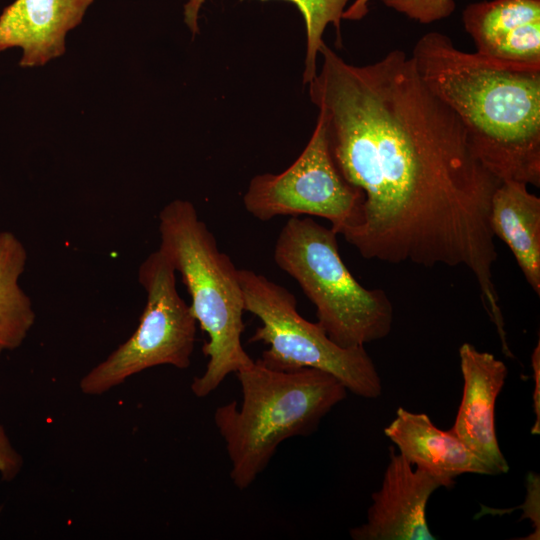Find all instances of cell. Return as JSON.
Listing matches in <instances>:
<instances>
[{
    "mask_svg": "<svg viewBox=\"0 0 540 540\" xmlns=\"http://www.w3.org/2000/svg\"><path fill=\"white\" fill-rule=\"evenodd\" d=\"M93 0H15L0 16V52L21 47L22 67L41 66L65 52L66 34Z\"/></svg>",
    "mask_w": 540,
    "mask_h": 540,
    "instance_id": "11",
    "label": "cell"
},
{
    "mask_svg": "<svg viewBox=\"0 0 540 540\" xmlns=\"http://www.w3.org/2000/svg\"><path fill=\"white\" fill-rule=\"evenodd\" d=\"M429 86L461 119L484 166L501 182L540 186V63L498 60L428 32L411 55Z\"/></svg>",
    "mask_w": 540,
    "mask_h": 540,
    "instance_id": "2",
    "label": "cell"
},
{
    "mask_svg": "<svg viewBox=\"0 0 540 540\" xmlns=\"http://www.w3.org/2000/svg\"><path fill=\"white\" fill-rule=\"evenodd\" d=\"M539 477L534 473H530L527 479V498L525 506L528 505L530 509L525 511V514L522 516L523 519L526 514L528 518L532 521L534 532L530 534V537L526 539H539Z\"/></svg>",
    "mask_w": 540,
    "mask_h": 540,
    "instance_id": "20",
    "label": "cell"
},
{
    "mask_svg": "<svg viewBox=\"0 0 540 540\" xmlns=\"http://www.w3.org/2000/svg\"><path fill=\"white\" fill-rule=\"evenodd\" d=\"M23 466L22 456L13 448L9 437L0 425V474L5 481L13 480Z\"/></svg>",
    "mask_w": 540,
    "mask_h": 540,
    "instance_id": "19",
    "label": "cell"
},
{
    "mask_svg": "<svg viewBox=\"0 0 540 540\" xmlns=\"http://www.w3.org/2000/svg\"><path fill=\"white\" fill-rule=\"evenodd\" d=\"M463 377L461 403L450 431L470 448L493 474L507 473L495 429V406L508 374L505 363L470 343L459 349Z\"/></svg>",
    "mask_w": 540,
    "mask_h": 540,
    "instance_id": "10",
    "label": "cell"
},
{
    "mask_svg": "<svg viewBox=\"0 0 540 540\" xmlns=\"http://www.w3.org/2000/svg\"><path fill=\"white\" fill-rule=\"evenodd\" d=\"M477 53L504 61L540 63V21L513 29Z\"/></svg>",
    "mask_w": 540,
    "mask_h": 540,
    "instance_id": "17",
    "label": "cell"
},
{
    "mask_svg": "<svg viewBox=\"0 0 540 540\" xmlns=\"http://www.w3.org/2000/svg\"><path fill=\"white\" fill-rule=\"evenodd\" d=\"M363 193L349 184L332 159L320 115L299 157L278 174L254 176L243 196L246 211L260 221L309 215L327 219L337 234L360 218Z\"/></svg>",
    "mask_w": 540,
    "mask_h": 540,
    "instance_id": "8",
    "label": "cell"
},
{
    "mask_svg": "<svg viewBox=\"0 0 540 540\" xmlns=\"http://www.w3.org/2000/svg\"><path fill=\"white\" fill-rule=\"evenodd\" d=\"M158 220V250L181 274L191 297V311L208 335L202 347L208 357L205 372L191 383L195 396L206 397L230 373L254 361L241 342L245 309L238 269L219 250L215 236L190 201L169 202L159 212Z\"/></svg>",
    "mask_w": 540,
    "mask_h": 540,
    "instance_id": "4",
    "label": "cell"
},
{
    "mask_svg": "<svg viewBox=\"0 0 540 540\" xmlns=\"http://www.w3.org/2000/svg\"><path fill=\"white\" fill-rule=\"evenodd\" d=\"M441 483L390 447L381 487L371 496L367 520L350 530L354 540H434L426 507Z\"/></svg>",
    "mask_w": 540,
    "mask_h": 540,
    "instance_id": "9",
    "label": "cell"
},
{
    "mask_svg": "<svg viewBox=\"0 0 540 540\" xmlns=\"http://www.w3.org/2000/svg\"><path fill=\"white\" fill-rule=\"evenodd\" d=\"M384 433L412 466L436 478L442 487L450 488L457 476L466 473L493 475L457 436L436 427L425 413L399 407Z\"/></svg>",
    "mask_w": 540,
    "mask_h": 540,
    "instance_id": "12",
    "label": "cell"
},
{
    "mask_svg": "<svg viewBox=\"0 0 540 540\" xmlns=\"http://www.w3.org/2000/svg\"><path fill=\"white\" fill-rule=\"evenodd\" d=\"M370 0H355L343 12L342 19L346 20H361L368 13V3Z\"/></svg>",
    "mask_w": 540,
    "mask_h": 540,
    "instance_id": "22",
    "label": "cell"
},
{
    "mask_svg": "<svg viewBox=\"0 0 540 540\" xmlns=\"http://www.w3.org/2000/svg\"><path fill=\"white\" fill-rule=\"evenodd\" d=\"M319 54L309 96L336 168L363 193L358 223L341 235L366 259L463 266L481 300L494 303L489 214L501 181L477 156L461 119L403 50L361 66L325 43Z\"/></svg>",
    "mask_w": 540,
    "mask_h": 540,
    "instance_id": "1",
    "label": "cell"
},
{
    "mask_svg": "<svg viewBox=\"0 0 540 540\" xmlns=\"http://www.w3.org/2000/svg\"><path fill=\"white\" fill-rule=\"evenodd\" d=\"M527 184L503 181L490 202L489 224L494 237L511 250L527 283L540 295V199Z\"/></svg>",
    "mask_w": 540,
    "mask_h": 540,
    "instance_id": "13",
    "label": "cell"
},
{
    "mask_svg": "<svg viewBox=\"0 0 540 540\" xmlns=\"http://www.w3.org/2000/svg\"><path fill=\"white\" fill-rule=\"evenodd\" d=\"M242 404L219 406L214 423L226 444L230 477L247 489L269 464L278 446L313 433L322 418L347 395L333 375L314 368L274 370L258 359L236 372Z\"/></svg>",
    "mask_w": 540,
    "mask_h": 540,
    "instance_id": "3",
    "label": "cell"
},
{
    "mask_svg": "<svg viewBox=\"0 0 540 540\" xmlns=\"http://www.w3.org/2000/svg\"><path fill=\"white\" fill-rule=\"evenodd\" d=\"M238 276L244 309L261 322L249 342L268 346L258 359L263 365L280 371L319 369L357 396L375 399L381 395L380 376L364 346L337 345L318 322H309L298 313L294 294L264 275L238 269Z\"/></svg>",
    "mask_w": 540,
    "mask_h": 540,
    "instance_id": "6",
    "label": "cell"
},
{
    "mask_svg": "<svg viewBox=\"0 0 540 540\" xmlns=\"http://www.w3.org/2000/svg\"><path fill=\"white\" fill-rule=\"evenodd\" d=\"M540 21V0H490L471 3L462 12L465 31L476 52L524 24Z\"/></svg>",
    "mask_w": 540,
    "mask_h": 540,
    "instance_id": "15",
    "label": "cell"
},
{
    "mask_svg": "<svg viewBox=\"0 0 540 540\" xmlns=\"http://www.w3.org/2000/svg\"><path fill=\"white\" fill-rule=\"evenodd\" d=\"M206 0H189L185 5V22L195 34L198 32V12ZM265 1V0H263ZM297 6L306 26V57L303 84H309L317 74L316 60L324 42L323 32L328 24L336 27L340 38V23L350 0H285Z\"/></svg>",
    "mask_w": 540,
    "mask_h": 540,
    "instance_id": "16",
    "label": "cell"
},
{
    "mask_svg": "<svg viewBox=\"0 0 540 540\" xmlns=\"http://www.w3.org/2000/svg\"><path fill=\"white\" fill-rule=\"evenodd\" d=\"M532 369L534 378L533 408L535 413V422L531 429L533 435L540 433V343H537L532 353Z\"/></svg>",
    "mask_w": 540,
    "mask_h": 540,
    "instance_id": "21",
    "label": "cell"
},
{
    "mask_svg": "<svg viewBox=\"0 0 540 540\" xmlns=\"http://www.w3.org/2000/svg\"><path fill=\"white\" fill-rule=\"evenodd\" d=\"M27 251L11 232H0V356L18 348L33 327L36 314L31 299L19 285Z\"/></svg>",
    "mask_w": 540,
    "mask_h": 540,
    "instance_id": "14",
    "label": "cell"
},
{
    "mask_svg": "<svg viewBox=\"0 0 540 540\" xmlns=\"http://www.w3.org/2000/svg\"><path fill=\"white\" fill-rule=\"evenodd\" d=\"M337 233L309 217H291L274 248L276 265L297 281L316 307L318 323L344 348L385 338L393 305L382 289H367L340 257Z\"/></svg>",
    "mask_w": 540,
    "mask_h": 540,
    "instance_id": "5",
    "label": "cell"
},
{
    "mask_svg": "<svg viewBox=\"0 0 540 540\" xmlns=\"http://www.w3.org/2000/svg\"><path fill=\"white\" fill-rule=\"evenodd\" d=\"M395 10L421 24H430L449 17L456 8L454 0H380Z\"/></svg>",
    "mask_w": 540,
    "mask_h": 540,
    "instance_id": "18",
    "label": "cell"
},
{
    "mask_svg": "<svg viewBox=\"0 0 540 540\" xmlns=\"http://www.w3.org/2000/svg\"><path fill=\"white\" fill-rule=\"evenodd\" d=\"M138 281L146 304L135 332L80 380L85 395H102L145 369L171 365L187 369L196 339L197 321L177 291L176 271L160 251L140 264Z\"/></svg>",
    "mask_w": 540,
    "mask_h": 540,
    "instance_id": "7",
    "label": "cell"
}]
</instances>
